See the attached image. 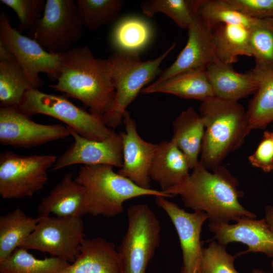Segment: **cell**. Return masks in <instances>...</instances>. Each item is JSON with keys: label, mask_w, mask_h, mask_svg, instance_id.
I'll use <instances>...</instances> for the list:
<instances>
[{"label": "cell", "mask_w": 273, "mask_h": 273, "mask_svg": "<svg viewBox=\"0 0 273 273\" xmlns=\"http://www.w3.org/2000/svg\"><path fill=\"white\" fill-rule=\"evenodd\" d=\"M60 55V75L50 87L77 99L91 114L102 118L115 95L111 63L96 58L87 46L75 47Z\"/></svg>", "instance_id": "obj_2"}, {"label": "cell", "mask_w": 273, "mask_h": 273, "mask_svg": "<svg viewBox=\"0 0 273 273\" xmlns=\"http://www.w3.org/2000/svg\"><path fill=\"white\" fill-rule=\"evenodd\" d=\"M181 273V272H180ZM198 273H203V272H202L200 270H199V271L198 272Z\"/></svg>", "instance_id": "obj_41"}, {"label": "cell", "mask_w": 273, "mask_h": 273, "mask_svg": "<svg viewBox=\"0 0 273 273\" xmlns=\"http://www.w3.org/2000/svg\"><path fill=\"white\" fill-rule=\"evenodd\" d=\"M37 211L38 216L53 214L59 217H82L88 214L85 190L73 178L72 172L66 173L41 199Z\"/></svg>", "instance_id": "obj_18"}, {"label": "cell", "mask_w": 273, "mask_h": 273, "mask_svg": "<svg viewBox=\"0 0 273 273\" xmlns=\"http://www.w3.org/2000/svg\"><path fill=\"white\" fill-rule=\"evenodd\" d=\"M75 179L84 188L88 214L94 216H117L123 212L125 201L141 196L171 197L162 190L138 186L108 165H82Z\"/></svg>", "instance_id": "obj_4"}, {"label": "cell", "mask_w": 273, "mask_h": 273, "mask_svg": "<svg viewBox=\"0 0 273 273\" xmlns=\"http://www.w3.org/2000/svg\"><path fill=\"white\" fill-rule=\"evenodd\" d=\"M38 217L35 229L21 247L48 253L70 263L73 262L86 239L81 217Z\"/></svg>", "instance_id": "obj_10"}, {"label": "cell", "mask_w": 273, "mask_h": 273, "mask_svg": "<svg viewBox=\"0 0 273 273\" xmlns=\"http://www.w3.org/2000/svg\"><path fill=\"white\" fill-rule=\"evenodd\" d=\"M55 273H121L117 250L104 238H86L75 260Z\"/></svg>", "instance_id": "obj_19"}, {"label": "cell", "mask_w": 273, "mask_h": 273, "mask_svg": "<svg viewBox=\"0 0 273 273\" xmlns=\"http://www.w3.org/2000/svg\"><path fill=\"white\" fill-rule=\"evenodd\" d=\"M238 255L228 253L225 246L212 242L203 248L199 270L203 273H239L234 265Z\"/></svg>", "instance_id": "obj_34"}, {"label": "cell", "mask_w": 273, "mask_h": 273, "mask_svg": "<svg viewBox=\"0 0 273 273\" xmlns=\"http://www.w3.org/2000/svg\"><path fill=\"white\" fill-rule=\"evenodd\" d=\"M253 70L258 87L246 110L251 130L263 129L273 122V69Z\"/></svg>", "instance_id": "obj_26"}, {"label": "cell", "mask_w": 273, "mask_h": 273, "mask_svg": "<svg viewBox=\"0 0 273 273\" xmlns=\"http://www.w3.org/2000/svg\"><path fill=\"white\" fill-rule=\"evenodd\" d=\"M141 93H166L201 102L215 97L206 69L189 70L158 83L153 82L144 88Z\"/></svg>", "instance_id": "obj_22"}, {"label": "cell", "mask_w": 273, "mask_h": 273, "mask_svg": "<svg viewBox=\"0 0 273 273\" xmlns=\"http://www.w3.org/2000/svg\"><path fill=\"white\" fill-rule=\"evenodd\" d=\"M151 29L147 22L139 18L121 20L113 29L112 41L119 51L139 52L149 43Z\"/></svg>", "instance_id": "obj_29"}, {"label": "cell", "mask_w": 273, "mask_h": 273, "mask_svg": "<svg viewBox=\"0 0 273 273\" xmlns=\"http://www.w3.org/2000/svg\"><path fill=\"white\" fill-rule=\"evenodd\" d=\"M271 265L272 268H273V260L271 261Z\"/></svg>", "instance_id": "obj_40"}, {"label": "cell", "mask_w": 273, "mask_h": 273, "mask_svg": "<svg viewBox=\"0 0 273 273\" xmlns=\"http://www.w3.org/2000/svg\"><path fill=\"white\" fill-rule=\"evenodd\" d=\"M246 15L257 19H273V0H226Z\"/></svg>", "instance_id": "obj_37"}, {"label": "cell", "mask_w": 273, "mask_h": 273, "mask_svg": "<svg viewBox=\"0 0 273 273\" xmlns=\"http://www.w3.org/2000/svg\"><path fill=\"white\" fill-rule=\"evenodd\" d=\"M171 140L186 156L191 169L199 162L205 131L203 119L193 107L183 111L172 123Z\"/></svg>", "instance_id": "obj_23"}, {"label": "cell", "mask_w": 273, "mask_h": 273, "mask_svg": "<svg viewBox=\"0 0 273 273\" xmlns=\"http://www.w3.org/2000/svg\"><path fill=\"white\" fill-rule=\"evenodd\" d=\"M175 46L173 43L161 56L146 61L141 60L139 52L118 51L108 58L111 64L112 79L115 89L112 106L102 117L108 127L115 129L121 123L127 106L145 85L159 75L160 64Z\"/></svg>", "instance_id": "obj_5"}, {"label": "cell", "mask_w": 273, "mask_h": 273, "mask_svg": "<svg viewBox=\"0 0 273 273\" xmlns=\"http://www.w3.org/2000/svg\"><path fill=\"white\" fill-rule=\"evenodd\" d=\"M39 217L16 208L0 217V261L20 247L33 232Z\"/></svg>", "instance_id": "obj_25"}, {"label": "cell", "mask_w": 273, "mask_h": 273, "mask_svg": "<svg viewBox=\"0 0 273 273\" xmlns=\"http://www.w3.org/2000/svg\"><path fill=\"white\" fill-rule=\"evenodd\" d=\"M184 183L163 191L171 197L179 196L185 204L194 211L205 212L210 222L229 223L256 215L240 203L242 192L239 183L224 167L210 172L199 160Z\"/></svg>", "instance_id": "obj_1"}, {"label": "cell", "mask_w": 273, "mask_h": 273, "mask_svg": "<svg viewBox=\"0 0 273 273\" xmlns=\"http://www.w3.org/2000/svg\"><path fill=\"white\" fill-rule=\"evenodd\" d=\"M208 226L214 239L221 245L233 242L246 245L248 249L239 254L260 252L273 258V232L264 218H244L234 224L209 222Z\"/></svg>", "instance_id": "obj_17"}, {"label": "cell", "mask_w": 273, "mask_h": 273, "mask_svg": "<svg viewBox=\"0 0 273 273\" xmlns=\"http://www.w3.org/2000/svg\"><path fill=\"white\" fill-rule=\"evenodd\" d=\"M250 164L265 172L273 170V136L271 131H265L256 149L248 157Z\"/></svg>", "instance_id": "obj_36"}, {"label": "cell", "mask_w": 273, "mask_h": 273, "mask_svg": "<svg viewBox=\"0 0 273 273\" xmlns=\"http://www.w3.org/2000/svg\"><path fill=\"white\" fill-rule=\"evenodd\" d=\"M126 232L117 249L121 273H146L161 241V226L146 204L130 206Z\"/></svg>", "instance_id": "obj_6"}, {"label": "cell", "mask_w": 273, "mask_h": 273, "mask_svg": "<svg viewBox=\"0 0 273 273\" xmlns=\"http://www.w3.org/2000/svg\"><path fill=\"white\" fill-rule=\"evenodd\" d=\"M122 122L125 131L120 134L123 163L117 172L141 188L150 189L149 170L158 144L147 142L140 136L129 111L124 113Z\"/></svg>", "instance_id": "obj_16"}, {"label": "cell", "mask_w": 273, "mask_h": 273, "mask_svg": "<svg viewBox=\"0 0 273 273\" xmlns=\"http://www.w3.org/2000/svg\"><path fill=\"white\" fill-rule=\"evenodd\" d=\"M187 42L175 61L161 72L154 82L158 83L177 74L197 69H206L217 61L214 53L213 28L197 13L188 28Z\"/></svg>", "instance_id": "obj_15"}, {"label": "cell", "mask_w": 273, "mask_h": 273, "mask_svg": "<svg viewBox=\"0 0 273 273\" xmlns=\"http://www.w3.org/2000/svg\"><path fill=\"white\" fill-rule=\"evenodd\" d=\"M252 273H266V272L259 269L256 268L253 270Z\"/></svg>", "instance_id": "obj_39"}, {"label": "cell", "mask_w": 273, "mask_h": 273, "mask_svg": "<svg viewBox=\"0 0 273 273\" xmlns=\"http://www.w3.org/2000/svg\"><path fill=\"white\" fill-rule=\"evenodd\" d=\"M157 144L149 176L163 191L185 182L190 175L191 168L185 155L171 140Z\"/></svg>", "instance_id": "obj_20"}, {"label": "cell", "mask_w": 273, "mask_h": 273, "mask_svg": "<svg viewBox=\"0 0 273 273\" xmlns=\"http://www.w3.org/2000/svg\"><path fill=\"white\" fill-rule=\"evenodd\" d=\"M200 0H145L141 4L143 13L149 18L162 13L179 27L188 29L197 13Z\"/></svg>", "instance_id": "obj_32"}, {"label": "cell", "mask_w": 273, "mask_h": 273, "mask_svg": "<svg viewBox=\"0 0 273 273\" xmlns=\"http://www.w3.org/2000/svg\"><path fill=\"white\" fill-rule=\"evenodd\" d=\"M155 201L168 215L177 233L183 253L181 273H198L200 268L203 248L200 240L202 228L208 219L202 211L190 213L163 196Z\"/></svg>", "instance_id": "obj_13"}, {"label": "cell", "mask_w": 273, "mask_h": 273, "mask_svg": "<svg viewBox=\"0 0 273 273\" xmlns=\"http://www.w3.org/2000/svg\"><path fill=\"white\" fill-rule=\"evenodd\" d=\"M83 27L74 0H47L42 16L28 34L47 52L62 54L79 40Z\"/></svg>", "instance_id": "obj_8"}, {"label": "cell", "mask_w": 273, "mask_h": 273, "mask_svg": "<svg viewBox=\"0 0 273 273\" xmlns=\"http://www.w3.org/2000/svg\"><path fill=\"white\" fill-rule=\"evenodd\" d=\"M215 97L231 101L253 94L258 82L253 69L245 73L236 72L232 65L216 61L206 68Z\"/></svg>", "instance_id": "obj_21"}, {"label": "cell", "mask_w": 273, "mask_h": 273, "mask_svg": "<svg viewBox=\"0 0 273 273\" xmlns=\"http://www.w3.org/2000/svg\"><path fill=\"white\" fill-rule=\"evenodd\" d=\"M0 43L15 57L26 73L33 88L41 87L40 73L57 81L61 68L60 54L47 52L34 39L25 36L12 27L7 14H0Z\"/></svg>", "instance_id": "obj_11"}, {"label": "cell", "mask_w": 273, "mask_h": 273, "mask_svg": "<svg viewBox=\"0 0 273 273\" xmlns=\"http://www.w3.org/2000/svg\"><path fill=\"white\" fill-rule=\"evenodd\" d=\"M66 126L74 142L57 159L52 170L78 164L86 166L108 165L119 168L122 167V141L120 133L114 131L108 138L96 141L86 139Z\"/></svg>", "instance_id": "obj_14"}, {"label": "cell", "mask_w": 273, "mask_h": 273, "mask_svg": "<svg viewBox=\"0 0 273 273\" xmlns=\"http://www.w3.org/2000/svg\"><path fill=\"white\" fill-rule=\"evenodd\" d=\"M271 134H272V135L273 136V131H271Z\"/></svg>", "instance_id": "obj_42"}, {"label": "cell", "mask_w": 273, "mask_h": 273, "mask_svg": "<svg viewBox=\"0 0 273 273\" xmlns=\"http://www.w3.org/2000/svg\"><path fill=\"white\" fill-rule=\"evenodd\" d=\"M197 13L212 28L220 24H229L250 29L260 20L246 15L226 0H200Z\"/></svg>", "instance_id": "obj_31"}, {"label": "cell", "mask_w": 273, "mask_h": 273, "mask_svg": "<svg viewBox=\"0 0 273 273\" xmlns=\"http://www.w3.org/2000/svg\"><path fill=\"white\" fill-rule=\"evenodd\" d=\"M217 61L232 65L240 56L252 57L250 29L242 25L220 24L213 28Z\"/></svg>", "instance_id": "obj_24"}, {"label": "cell", "mask_w": 273, "mask_h": 273, "mask_svg": "<svg viewBox=\"0 0 273 273\" xmlns=\"http://www.w3.org/2000/svg\"><path fill=\"white\" fill-rule=\"evenodd\" d=\"M199 110L205 126L200 161L213 170L243 144L252 130L246 110L238 102L214 97L202 102Z\"/></svg>", "instance_id": "obj_3"}, {"label": "cell", "mask_w": 273, "mask_h": 273, "mask_svg": "<svg viewBox=\"0 0 273 273\" xmlns=\"http://www.w3.org/2000/svg\"><path fill=\"white\" fill-rule=\"evenodd\" d=\"M250 43L255 68L273 69V19H260L250 29Z\"/></svg>", "instance_id": "obj_33"}, {"label": "cell", "mask_w": 273, "mask_h": 273, "mask_svg": "<svg viewBox=\"0 0 273 273\" xmlns=\"http://www.w3.org/2000/svg\"><path fill=\"white\" fill-rule=\"evenodd\" d=\"M70 135L66 126L37 123L18 107H1L0 143L2 145L30 148Z\"/></svg>", "instance_id": "obj_12"}, {"label": "cell", "mask_w": 273, "mask_h": 273, "mask_svg": "<svg viewBox=\"0 0 273 273\" xmlns=\"http://www.w3.org/2000/svg\"><path fill=\"white\" fill-rule=\"evenodd\" d=\"M18 108L28 116L44 114L57 118L87 139L102 141L114 132L102 118L75 105L66 97L47 94L37 88L27 90Z\"/></svg>", "instance_id": "obj_7"}, {"label": "cell", "mask_w": 273, "mask_h": 273, "mask_svg": "<svg viewBox=\"0 0 273 273\" xmlns=\"http://www.w3.org/2000/svg\"><path fill=\"white\" fill-rule=\"evenodd\" d=\"M80 20L84 27L95 30L114 22L125 3L123 0H77Z\"/></svg>", "instance_id": "obj_30"}, {"label": "cell", "mask_w": 273, "mask_h": 273, "mask_svg": "<svg viewBox=\"0 0 273 273\" xmlns=\"http://www.w3.org/2000/svg\"><path fill=\"white\" fill-rule=\"evenodd\" d=\"M30 88V81L16 60H0L1 107H18Z\"/></svg>", "instance_id": "obj_27"}, {"label": "cell", "mask_w": 273, "mask_h": 273, "mask_svg": "<svg viewBox=\"0 0 273 273\" xmlns=\"http://www.w3.org/2000/svg\"><path fill=\"white\" fill-rule=\"evenodd\" d=\"M54 155H21L8 151L0 155V195L4 199L31 197L48 181Z\"/></svg>", "instance_id": "obj_9"}, {"label": "cell", "mask_w": 273, "mask_h": 273, "mask_svg": "<svg viewBox=\"0 0 273 273\" xmlns=\"http://www.w3.org/2000/svg\"><path fill=\"white\" fill-rule=\"evenodd\" d=\"M1 3L12 9L18 21V30L21 33L29 30L41 18L46 2L44 0H1Z\"/></svg>", "instance_id": "obj_35"}, {"label": "cell", "mask_w": 273, "mask_h": 273, "mask_svg": "<svg viewBox=\"0 0 273 273\" xmlns=\"http://www.w3.org/2000/svg\"><path fill=\"white\" fill-rule=\"evenodd\" d=\"M69 264L55 256L37 258L20 247L0 261V273H55Z\"/></svg>", "instance_id": "obj_28"}, {"label": "cell", "mask_w": 273, "mask_h": 273, "mask_svg": "<svg viewBox=\"0 0 273 273\" xmlns=\"http://www.w3.org/2000/svg\"><path fill=\"white\" fill-rule=\"evenodd\" d=\"M264 218L273 232V206L268 205L265 207V217Z\"/></svg>", "instance_id": "obj_38"}]
</instances>
